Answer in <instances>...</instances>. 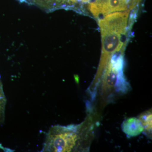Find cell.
Segmentation results:
<instances>
[{
    "label": "cell",
    "instance_id": "obj_1",
    "mask_svg": "<svg viewBox=\"0 0 152 152\" xmlns=\"http://www.w3.org/2000/svg\"><path fill=\"white\" fill-rule=\"evenodd\" d=\"M91 115L79 124L53 126L47 133L42 152L83 151L88 148L94 125Z\"/></svg>",
    "mask_w": 152,
    "mask_h": 152
},
{
    "label": "cell",
    "instance_id": "obj_2",
    "mask_svg": "<svg viewBox=\"0 0 152 152\" xmlns=\"http://www.w3.org/2000/svg\"><path fill=\"white\" fill-rule=\"evenodd\" d=\"M123 64L122 57L112 56L104 72L101 96L106 103L115 96L125 94L130 90V85L123 74Z\"/></svg>",
    "mask_w": 152,
    "mask_h": 152
},
{
    "label": "cell",
    "instance_id": "obj_3",
    "mask_svg": "<svg viewBox=\"0 0 152 152\" xmlns=\"http://www.w3.org/2000/svg\"><path fill=\"white\" fill-rule=\"evenodd\" d=\"M130 10L114 12L105 16L99 22L100 31L118 32L125 35Z\"/></svg>",
    "mask_w": 152,
    "mask_h": 152
},
{
    "label": "cell",
    "instance_id": "obj_4",
    "mask_svg": "<svg viewBox=\"0 0 152 152\" xmlns=\"http://www.w3.org/2000/svg\"><path fill=\"white\" fill-rule=\"evenodd\" d=\"M127 0H103L90 4V10L96 18L114 12L127 10Z\"/></svg>",
    "mask_w": 152,
    "mask_h": 152
},
{
    "label": "cell",
    "instance_id": "obj_5",
    "mask_svg": "<svg viewBox=\"0 0 152 152\" xmlns=\"http://www.w3.org/2000/svg\"><path fill=\"white\" fill-rule=\"evenodd\" d=\"M121 127L123 132L130 137H137L144 132V127L140 121L136 117L125 120Z\"/></svg>",
    "mask_w": 152,
    "mask_h": 152
},
{
    "label": "cell",
    "instance_id": "obj_6",
    "mask_svg": "<svg viewBox=\"0 0 152 152\" xmlns=\"http://www.w3.org/2000/svg\"><path fill=\"white\" fill-rule=\"evenodd\" d=\"M152 110L146 111L139 116L138 118L144 127V132L147 136L151 137L152 134Z\"/></svg>",
    "mask_w": 152,
    "mask_h": 152
},
{
    "label": "cell",
    "instance_id": "obj_7",
    "mask_svg": "<svg viewBox=\"0 0 152 152\" xmlns=\"http://www.w3.org/2000/svg\"><path fill=\"white\" fill-rule=\"evenodd\" d=\"M6 104L5 96L3 91L2 85L0 81V126L4 124V121Z\"/></svg>",
    "mask_w": 152,
    "mask_h": 152
},
{
    "label": "cell",
    "instance_id": "obj_8",
    "mask_svg": "<svg viewBox=\"0 0 152 152\" xmlns=\"http://www.w3.org/2000/svg\"><path fill=\"white\" fill-rule=\"evenodd\" d=\"M76 1L86 3L88 2L89 0H75Z\"/></svg>",
    "mask_w": 152,
    "mask_h": 152
}]
</instances>
